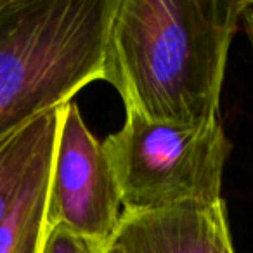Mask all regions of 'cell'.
I'll use <instances>...</instances> for the list:
<instances>
[{"instance_id":"obj_1","label":"cell","mask_w":253,"mask_h":253,"mask_svg":"<svg viewBox=\"0 0 253 253\" xmlns=\"http://www.w3.org/2000/svg\"><path fill=\"white\" fill-rule=\"evenodd\" d=\"M245 0H116L104 82L125 111L155 122L218 118L227 56Z\"/></svg>"},{"instance_id":"obj_2","label":"cell","mask_w":253,"mask_h":253,"mask_svg":"<svg viewBox=\"0 0 253 253\" xmlns=\"http://www.w3.org/2000/svg\"><path fill=\"white\" fill-rule=\"evenodd\" d=\"M116 0L0 4V141L104 80Z\"/></svg>"},{"instance_id":"obj_3","label":"cell","mask_w":253,"mask_h":253,"mask_svg":"<svg viewBox=\"0 0 253 253\" xmlns=\"http://www.w3.org/2000/svg\"><path fill=\"white\" fill-rule=\"evenodd\" d=\"M102 144L123 210L222 200V177L232 146L220 120L170 123L125 111L122 128Z\"/></svg>"},{"instance_id":"obj_4","label":"cell","mask_w":253,"mask_h":253,"mask_svg":"<svg viewBox=\"0 0 253 253\" xmlns=\"http://www.w3.org/2000/svg\"><path fill=\"white\" fill-rule=\"evenodd\" d=\"M123 205L104 144L73 101L57 108L47 231L61 227L97 245L111 239Z\"/></svg>"},{"instance_id":"obj_5","label":"cell","mask_w":253,"mask_h":253,"mask_svg":"<svg viewBox=\"0 0 253 253\" xmlns=\"http://www.w3.org/2000/svg\"><path fill=\"white\" fill-rule=\"evenodd\" d=\"M111 241L122 253H236L224 200L123 210Z\"/></svg>"},{"instance_id":"obj_6","label":"cell","mask_w":253,"mask_h":253,"mask_svg":"<svg viewBox=\"0 0 253 253\" xmlns=\"http://www.w3.org/2000/svg\"><path fill=\"white\" fill-rule=\"evenodd\" d=\"M54 149L56 141L40 153L14 208L0 225V253H43Z\"/></svg>"},{"instance_id":"obj_7","label":"cell","mask_w":253,"mask_h":253,"mask_svg":"<svg viewBox=\"0 0 253 253\" xmlns=\"http://www.w3.org/2000/svg\"><path fill=\"white\" fill-rule=\"evenodd\" d=\"M57 109L0 141V225L9 217L40 153L56 141Z\"/></svg>"},{"instance_id":"obj_8","label":"cell","mask_w":253,"mask_h":253,"mask_svg":"<svg viewBox=\"0 0 253 253\" xmlns=\"http://www.w3.org/2000/svg\"><path fill=\"white\" fill-rule=\"evenodd\" d=\"M101 246L102 245L71 234L66 229L54 227L47 231L43 253H99Z\"/></svg>"},{"instance_id":"obj_9","label":"cell","mask_w":253,"mask_h":253,"mask_svg":"<svg viewBox=\"0 0 253 253\" xmlns=\"http://www.w3.org/2000/svg\"><path fill=\"white\" fill-rule=\"evenodd\" d=\"M239 26L245 30L246 37H248V40H250V45H252V49H253V0H245Z\"/></svg>"},{"instance_id":"obj_10","label":"cell","mask_w":253,"mask_h":253,"mask_svg":"<svg viewBox=\"0 0 253 253\" xmlns=\"http://www.w3.org/2000/svg\"><path fill=\"white\" fill-rule=\"evenodd\" d=\"M99 253H122L120 252V248L115 245V243L109 239L108 243H104V245L101 246V250H99Z\"/></svg>"},{"instance_id":"obj_11","label":"cell","mask_w":253,"mask_h":253,"mask_svg":"<svg viewBox=\"0 0 253 253\" xmlns=\"http://www.w3.org/2000/svg\"><path fill=\"white\" fill-rule=\"evenodd\" d=\"M2 2H4V0H0V4H2Z\"/></svg>"}]
</instances>
